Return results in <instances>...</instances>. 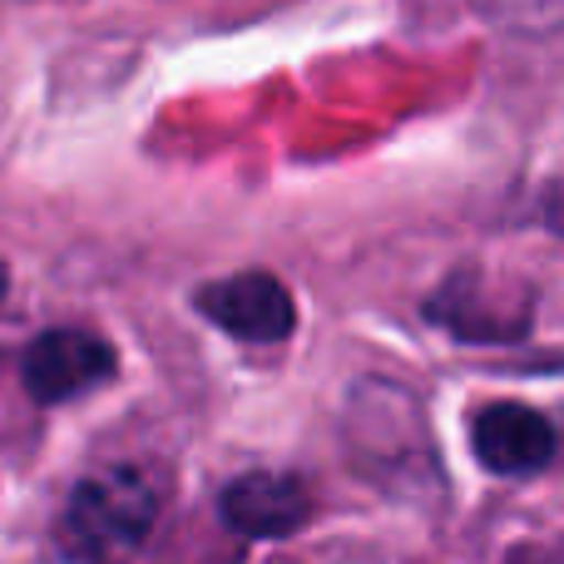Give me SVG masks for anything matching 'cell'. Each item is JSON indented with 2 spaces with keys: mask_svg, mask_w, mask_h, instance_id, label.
Segmentation results:
<instances>
[{
  "mask_svg": "<svg viewBox=\"0 0 564 564\" xmlns=\"http://www.w3.org/2000/svg\"><path fill=\"white\" fill-rule=\"evenodd\" d=\"M159 520V486L149 470L115 466L79 480L75 496L65 500L55 525V550L69 560H109L129 555L149 540Z\"/></svg>",
  "mask_w": 564,
  "mask_h": 564,
  "instance_id": "6da1fadb",
  "label": "cell"
},
{
  "mask_svg": "<svg viewBox=\"0 0 564 564\" xmlns=\"http://www.w3.org/2000/svg\"><path fill=\"white\" fill-rule=\"evenodd\" d=\"M119 351L105 337L85 327H55L40 332L20 357V381H25L35 406H59V401L89 397L95 387L115 381Z\"/></svg>",
  "mask_w": 564,
  "mask_h": 564,
  "instance_id": "7a4b0ae2",
  "label": "cell"
},
{
  "mask_svg": "<svg viewBox=\"0 0 564 564\" xmlns=\"http://www.w3.org/2000/svg\"><path fill=\"white\" fill-rule=\"evenodd\" d=\"M194 307L218 332H228L238 341H253V347L288 341L292 327H297V302H292V292L273 273H234V278L204 282L194 292Z\"/></svg>",
  "mask_w": 564,
  "mask_h": 564,
  "instance_id": "3957f363",
  "label": "cell"
},
{
  "mask_svg": "<svg viewBox=\"0 0 564 564\" xmlns=\"http://www.w3.org/2000/svg\"><path fill=\"white\" fill-rule=\"evenodd\" d=\"M470 451L490 476H540L555 460L560 436L550 426V416H540L525 401H490L470 416Z\"/></svg>",
  "mask_w": 564,
  "mask_h": 564,
  "instance_id": "277c9868",
  "label": "cell"
},
{
  "mask_svg": "<svg viewBox=\"0 0 564 564\" xmlns=\"http://www.w3.org/2000/svg\"><path fill=\"white\" fill-rule=\"evenodd\" d=\"M218 516L243 540H288L307 530L312 486L302 476H288V470H248V476L224 486Z\"/></svg>",
  "mask_w": 564,
  "mask_h": 564,
  "instance_id": "5b68a950",
  "label": "cell"
},
{
  "mask_svg": "<svg viewBox=\"0 0 564 564\" xmlns=\"http://www.w3.org/2000/svg\"><path fill=\"white\" fill-rule=\"evenodd\" d=\"M426 317L466 341H516L530 332V302L510 307L506 288L486 282L476 268H460V273L426 302Z\"/></svg>",
  "mask_w": 564,
  "mask_h": 564,
  "instance_id": "8992f818",
  "label": "cell"
},
{
  "mask_svg": "<svg viewBox=\"0 0 564 564\" xmlns=\"http://www.w3.org/2000/svg\"><path fill=\"white\" fill-rule=\"evenodd\" d=\"M486 15L506 20L516 30H555L564 25V0H480Z\"/></svg>",
  "mask_w": 564,
  "mask_h": 564,
  "instance_id": "52a82bcc",
  "label": "cell"
},
{
  "mask_svg": "<svg viewBox=\"0 0 564 564\" xmlns=\"http://www.w3.org/2000/svg\"><path fill=\"white\" fill-rule=\"evenodd\" d=\"M545 224H550V234H560V238H564V188H555V194H550V204H545Z\"/></svg>",
  "mask_w": 564,
  "mask_h": 564,
  "instance_id": "ba28073f",
  "label": "cell"
},
{
  "mask_svg": "<svg viewBox=\"0 0 564 564\" xmlns=\"http://www.w3.org/2000/svg\"><path fill=\"white\" fill-rule=\"evenodd\" d=\"M6 292H10V268L0 263V302H6Z\"/></svg>",
  "mask_w": 564,
  "mask_h": 564,
  "instance_id": "9c48e42d",
  "label": "cell"
}]
</instances>
